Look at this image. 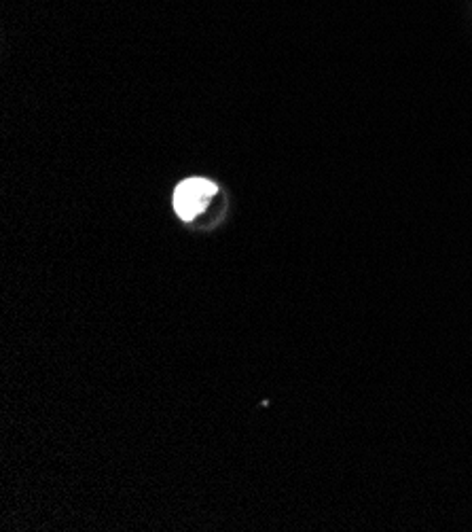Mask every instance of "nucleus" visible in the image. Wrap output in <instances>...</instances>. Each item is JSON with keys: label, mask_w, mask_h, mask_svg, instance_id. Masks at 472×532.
<instances>
[{"label": "nucleus", "mask_w": 472, "mask_h": 532, "mask_svg": "<svg viewBox=\"0 0 472 532\" xmlns=\"http://www.w3.org/2000/svg\"><path fill=\"white\" fill-rule=\"evenodd\" d=\"M216 193V185L206 179H187L174 191V210L183 221H193Z\"/></svg>", "instance_id": "1"}]
</instances>
